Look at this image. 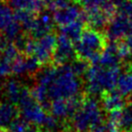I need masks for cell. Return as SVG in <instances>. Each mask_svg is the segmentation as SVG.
Masks as SVG:
<instances>
[{
    "mask_svg": "<svg viewBox=\"0 0 132 132\" xmlns=\"http://www.w3.org/2000/svg\"><path fill=\"white\" fill-rule=\"evenodd\" d=\"M105 33L90 26H85L80 39L74 43L76 58L88 61L91 65L98 64L100 54L107 46Z\"/></svg>",
    "mask_w": 132,
    "mask_h": 132,
    "instance_id": "cell-1",
    "label": "cell"
},
{
    "mask_svg": "<svg viewBox=\"0 0 132 132\" xmlns=\"http://www.w3.org/2000/svg\"><path fill=\"white\" fill-rule=\"evenodd\" d=\"M19 112L21 117L38 126H43L48 117V114L37 99L34 97L32 92L24 89L19 103Z\"/></svg>",
    "mask_w": 132,
    "mask_h": 132,
    "instance_id": "cell-2",
    "label": "cell"
},
{
    "mask_svg": "<svg viewBox=\"0 0 132 132\" xmlns=\"http://www.w3.org/2000/svg\"><path fill=\"white\" fill-rule=\"evenodd\" d=\"M21 29L11 5L0 1V32L9 40H15L20 36Z\"/></svg>",
    "mask_w": 132,
    "mask_h": 132,
    "instance_id": "cell-3",
    "label": "cell"
},
{
    "mask_svg": "<svg viewBox=\"0 0 132 132\" xmlns=\"http://www.w3.org/2000/svg\"><path fill=\"white\" fill-rule=\"evenodd\" d=\"M84 95L85 94L82 93L80 95L73 97H70V98L53 99L49 104L48 110L50 111L51 115H53L59 120L71 119L74 113L81 106Z\"/></svg>",
    "mask_w": 132,
    "mask_h": 132,
    "instance_id": "cell-4",
    "label": "cell"
},
{
    "mask_svg": "<svg viewBox=\"0 0 132 132\" xmlns=\"http://www.w3.org/2000/svg\"><path fill=\"white\" fill-rule=\"evenodd\" d=\"M57 44V36L52 32L40 38H34L32 55L40 64H47L52 61Z\"/></svg>",
    "mask_w": 132,
    "mask_h": 132,
    "instance_id": "cell-5",
    "label": "cell"
},
{
    "mask_svg": "<svg viewBox=\"0 0 132 132\" xmlns=\"http://www.w3.org/2000/svg\"><path fill=\"white\" fill-rule=\"evenodd\" d=\"M132 26V21L127 18V15L118 12L117 15L108 24L107 28L103 32H105L106 38L110 42H118L126 38L130 32Z\"/></svg>",
    "mask_w": 132,
    "mask_h": 132,
    "instance_id": "cell-6",
    "label": "cell"
},
{
    "mask_svg": "<svg viewBox=\"0 0 132 132\" xmlns=\"http://www.w3.org/2000/svg\"><path fill=\"white\" fill-rule=\"evenodd\" d=\"M75 58H76V53L74 48V43L64 34L61 33L58 35L57 44L52 61L57 66H61L72 61Z\"/></svg>",
    "mask_w": 132,
    "mask_h": 132,
    "instance_id": "cell-7",
    "label": "cell"
},
{
    "mask_svg": "<svg viewBox=\"0 0 132 132\" xmlns=\"http://www.w3.org/2000/svg\"><path fill=\"white\" fill-rule=\"evenodd\" d=\"M99 98L102 109L107 113L114 110H121L128 101L127 97L115 89L111 91H102L99 95Z\"/></svg>",
    "mask_w": 132,
    "mask_h": 132,
    "instance_id": "cell-8",
    "label": "cell"
},
{
    "mask_svg": "<svg viewBox=\"0 0 132 132\" xmlns=\"http://www.w3.org/2000/svg\"><path fill=\"white\" fill-rule=\"evenodd\" d=\"M40 64L34 56H19L12 63V72L15 75L35 74L40 70Z\"/></svg>",
    "mask_w": 132,
    "mask_h": 132,
    "instance_id": "cell-9",
    "label": "cell"
},
{
    "mask_svg": "<svg viewBox=\"0 0 132 132\" xmlns=\"http://www.w3.org/2000/svg\"><path fill=\"white\" fill-rule=\"evenodd\" d=\"M53 15L49 12H40L36 16V20L30 34L33 38H40L45 34L50 33L54 26Z\"/></svg>",
    "mask_w": 132,
    "mask_h": 132,
    "instance_id": "cell-10",
    "label": "cell"
},
{
    "mask_svg": "<svg viewBox=\"0 0 132 132\" xmlns=\"http://www.w3.org/2000/svg\"><path fill=\"white\" fill-rule=\"evenodd\" d=\"M81 11L76 5L71 4L68 7L53 12V19L57 25H68L71 22L75 21L80 18Z\"/></svg>",
    "mask_w": 132,
    "mask_h": 132,
    "instance_id": "cell-11",
    "label": "cell"
},
{
    "mask_svg": "<svg viewBox=\"0 0 132 132\" xmlns=\"http://www.w3.org/2000/svg\"><path fill=\"white\" fill-rule=\"evenodd\" d=\"M9 4L15 10H25L39 14L45 8L44 0H9Z\"/></svg>",
    "mask_w": 132,
    "mask_h": 132,
    "instance_id": "cell-12",
    "label": "cell"
},
{
    "mask_svg": "<svg viewBox=\"0 0 132 132\" xmlns=\"http://www.w3.org/2000/svg\"><path fill=\"white\" fill-rule=\"evenodd\" d=\"M24 87L15 79H10L5 83L4 86V95H6L9 102L13 104H18L21 97L22 93L24 91Z\"/></svg>",
    "mask_w": 132,
    "mask_h": 132,
    "instance_id": "cell-13",
    "label": "cell"
},
{
    "mask_svg": "<svg viewBox=\"0 0 132 132\" xmlns=\"http://www.w3.org/2000/svg\"><path fill=\"white\" fill-rule=\"evenodd\" d=\"M86 25L87 24L79 19L68 25L60 26V33L66 35L67 37L70 38L73 43H75L80 39L81 34Z\"/></svg>",
    "mask_w": 132,
    "mask_h": 132,
    "instance_id": "cell-14",
    "label": "cell"
},
{
    "mask_svg": "<svg viewBox=\"0 0 132 132\" xmlns=\"http://www.w3.org/2000/svg\"><path fill=\"white\" fill-rule=\"evenodd\" d=\"M18 115V110L11 102H0V129L7 128Z\"/></svg>",
    "mask_w": 132,
    "mask_h": 132,
    "instance_id": "cell-15",
    "label": "cell"
},
{
    "mask_svg": "<svg viewBox=\"0 0 132 132\" xmlns=\"http://www.w3.org/2000/svg\"><path fill=\"white\" fill-rule=\"evenodd\" d=\"M9 132H39L38 125L23 118H15L8 126Z\"/></svg>",
    "mask_w": 132,
    "mask_h": 132,
    "instance_id": "cell-16",
    "label": "cell"
},
{
    "mask_svg": "<svg viewBox=\"0 0 132 132\" xmlns=\"http://www.w3.org/2000/svg\"><path fill=\"white\" fill-rule=\"evenodd\" d=\"M15 15L22 28L30 33L36 20V14L25 10H15Z\"/></svg>",
    "mask_w": 132,
    "mask_h": 132,
    "instance_id": "cell-17",
    "label": "cell"
},
{
    "mask_svg": "<svg viewBox=\"0 0 132 132\" xmlns=\"http://www.w3.org/2000/svg\"><path fill=\"white\" fill-rule=\"evenodd\" d=\"M127 99V104L121 110V126L122 132H132V99Z\"/></svg>",
    "mask_w": 132,
    "mask_h": 132,
    "instance_id": "cell-18",
    "label": "cell"
},
{
    "mask_svg": "<svg viewBox=\"0 0 132 132\" xmlns=\"http://www.w3.org/2000/svg\"><path fill=\"white\" fill-rule=\"evenodd\" d=\"M90 66H91V64L88 61L82 60V59L79 58H75L74 60H72V63L70 64V67L73 70V72L78 77L85 76V74L87 73Z\"/></svg>",
    "mask_w": 132,
    "mask_h": 132,
    "instance_id": "cell-19",
    "label": "cell"
},
{
    "mask_svg": "<svg viewBox=\"0 0 132 132\" xmlns=\"http://www.w3.org/2000/svg\"><path fill=\"white\" fill-rule=\"evenodd\" d=\"M117 53L119 58L121 59V63L130 61V57H132L131 50H130L128 44L123 39L117 42Z\"/></svg>",
    "mask_w": 132,
    "mask_h": 132,
    "instance_id": "cell-20",
    "label": "cell"
},
{
    "mask_svg": "<svg viewBox=\"0 0 132 132\" xmlns=\"http://www.w3.org/2000/svg\"><path fill=\"white\" fill-rule=\"evenodd\" d=\"M12 72V65L10 63L4 61L0 56V80L7 77Z\"/></svg>",
    "mask_w": 132,
    "mask_h": 132,
    "instance_id": "cell-21",
    "label": "cell"
},
{
    "mask_svg": "<svg viewBox=\"0 0 132 132\" xmlns=\"http://www.w3.org/2000/svg\"><path fill=\"white\" fill-rule=\"evenodd\" d=\"M106 121V120H105ZM104 121H100V122H96L95 125L90 126L89 132H107L106 123Z\"/></svg>",
    "mask_w": 132,
    "mask_h": 132,
    "instance_id": "cell-22",
    "label": "cell"
},
{
    "mask_svg": "<svg viewBox=\"0 0 132 132\" xmlns=\"http://www.w3.org/2000/svg\"><path fill=\"white\" fill-rule=\"evenodd\" d=\"M120 12L125 14L127 15V18L130 19V21H132V0H127V2L125 3L123 8Z\"/></svg>",
    "mask_w": 132,
    "mask_h": 132,
    "instance_id": "cell-23",
    "label": "cell"
},
{
    "mask_svg": "<svg viewBox=\"0 0 132 132\" xmlns=\"http://www.w3.org/2000/svg\"><path fill=\"white\" fill-rule=\"evenodd\" d=\"M125 40H126V43L128 44L129 47H130V50H131V56H132V36L126 37L125 38Z\"/></svg>",
    "mask_w": 132,
    "mask_h": 132,
    "instance_id": "cell-24",
    "label": "cell"
},
{
    "mask_svg": "<svg viewBox=\"0 0 132 132\" xmlns=\"http://www.w3.org/2000/svg\"><path fill=\"white\" fill-rule=\"evenodd\" d=\"M73 1L75 3H79V4H81V5H83L87 0H73Z\"/></svg>",
    "mask_w": 132,
    "mask_h": 132,
    "instance_id": "cell-25",
    "label": "cell"
},
{
    "mask_svg": "<svg viewBox=\"0 0 132 132\" xmlns=\"http://www.w3.org/2000/svg\"><path fill=\"white\" fill-rule=\"evenodd\" d=\"M0 132H9V130H7L6 128H1L0 129Z\"/></svg>",
    "mask_w": 132,
    "mask_h": 132,
    "instance_id": "cell-26",
    "label": "cell"
},
{
    "mask_svg": "<svg viewBox=\"0 0 132 132\" xmlns=\"http://www.w3.org/2000/svg\"><path fill=\"white\" fill-rule=\"evenodd\" d=\"M62 132H71V131H70V130H65V131H62Z\"/></svg>",
    "mask_w": 132,
    "mask_h": 132,
    "instance_id": "cell-27",
    "label": "cell"
},
{
    "mask_svg": "<svg viewBox=\"0 0 132 132\" xmlns=\"http://www.w3.org/2000/svg\"><path fill=\"white\" fill-rule=\"evenodd\" d=\"M127 98H130V99H132V95H130V96H128V97H127Z\"/></svg>",
    "mask_w": 132,
    "mask_h": 132,
    "instance_id": "cell-28",
    "label": "cell"
},
{
    "mask_svg": "<svg viewBox=\"0 0 132 132\" xmlns=\"http://www.w3.org/2000/svg\"><path fill=\"white\" fill-rule=\"evenodd\" d=\"M1 44H2V40H1V37H0V45H1Z\"/></svg>",
    "mask_w": 132,
    "mask_h": 132,
    "instance_id": "cell-29",
    "label": "cell"
},
{
    "mask_svg": "<svg viewBox=\"0 0 132 132\" xmlns=\"http://www.w3.org/2000/svg\"><path fill=\"white\" fill-rule=\"evenodd\" d=\"M0 1H4V0H0Z\"/></svg>",
    "mask_w": 132,
    "mask_h": 132,
    "instance_id": "cell-30",
    "label": "cell"
}]
</instances>
